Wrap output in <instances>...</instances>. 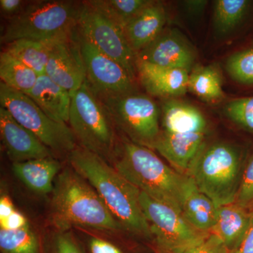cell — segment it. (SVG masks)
I'll return each mask as SVG.
<instances>
[{
  "label": "cell",
  "instance_id": "obj_10",
  "mask_svg": "<svg viewBox=\"0 0 253 253\" xmlns=\"http://www.w3.org/2000/svg\"><path fill=\"white\" fill-rule=\"evenodd\" d=\"M76 28L82 38L119 63L136 79L137 57L117 23L84 1L80 6Z\"/></svg>",
  "mask_w": 253,
  "mask_h": 253
},
{
  "label": "cell",
  "instance_id": "obj_1",
  "mask_svg": "<svg viewBox=\"0 0 253 253\" xmlns=\"http://www.w3.org/2000/svg\"><path fill=\"white\" fill-rule=\"evenodd\" d=\"M71 167L99 194L123 229L153 240L140 204L141 191L101 156L77 146L68 155Z\"/></svg>",
  "mask_w": 253,
  "mask_h": 253
},
{
  "label": "cell",
  "instance_id": "obj_16",
  "mask_svg": "<svg viewBox=\"0 0 253 253\" xmlns=\"http://www.w3.org/2000/svg\"><path fill=\"white\" fill-rule=\"evenodd\" d=\"M206 134H172L162 131L154 150L167 160L175 170L187 175L206 146Z\"/></svg>",
  "mask_w": 253,
  "mask_h": 253
},
{
  "label": "cell",
  "instance_id": "obj_8",
  "mask_svg": "<svg viewBox=\"0 0 253 253\" xmlns=\"http://www.w3.org/2000/svg\"><path fill=\"white\" fill-rule=\"evenodd\" d=\"M0 104L54 154L69 155L77 147L76 138L67 123L56 122L50 118L27 94L1 83Z\"/></svg>",
  "mask_w": 253,
  "mask_h": 253
},
{
  "label": "cell",
  "instance_id": "obj_9",
  "mask_svg": "<svg viewBox=\"0 0 253 253\" xmlns=\"http://www.w3.org/2000/svg\"><path fill=\"white\" fill-rule=\"evenodd\" d=\"M140 204L149 223L156 249L168 253H182L204 241L210 233L198 230L181 211L140 194Z\"/></svg>",
  "mask_w": 253,
  "mask_h": 253
},
{
  "label": "cell",
  "instance_id": "obj_36",
  "mask_svg": "<svg viewBox=\"0 0 253 253\" xmlns=\"http://www.w3.org/2000/svg\"><path fill=\"white\" fill-rule=\"evenodd\" d=\"M27 218L18 211H15L6 219L0 220V229L18 230L29 226Z\"/></svg>",
  "mask_w": 253,
  "mask_h": 253
},
{
  "label": "cell",
  "instance_id": "obj_27",
  "mask_svg": "<svg viewBox=\"0 0 253 253\" xmlns=\"http://www.w3.org/2000/svg\"><path fill=\"white\" fill-rule=\"evenodd\" d=\"M247 0H218L214 3V24L217 31L225 34L232 31L249 12Z\"/></svg>",
  "mask_w": 253,
  "mask_h": 253
},
{
  "label": "cell",
  "instance_id": "obj_13",
  "mask_svg": "<svg viewBox=\"0 0 253 253\" xmlns=\"http://www.w3.org/2000/svg\"><path fill=\"white\" fill-rule=\"evenodd\" d=\"M136 57L156 66L186 70L190 73L194 68L196 52L179 31L164 29Z\"/></svg>",
  "mask_w": 253,
  "mask_h": 253
},
{
  "label": "cell",
  "instance_id": "obj_24",
  "mask_svg": "<svg viewBox=\"0 0 253 253\" xmlns=\"http://www.w3.org/2000/svg\"><path fill=\"white\" fill-rule=\"evenodd\" d=\"M188 91L208 102L222 99V78L217 66L211 65L193 68L189 73Z\"/></svg>",
  "mask_w": 253,
  "mask_h": 253
},
{
  "label": "cell",
  "instance_id": "obj_33",
  "mask_svg": "<svg viewBox=\"0 0 253 253\" xmlns=\"http://www.w3.org/2000/svg\"><path fill=\"white\" fill-rule=\"evenodd\" d=\"M182 253H229V250L217 236L210 233L204 241Z\"/></svg>",
  "mask_w": 253,
  "mask_h": 253
},
{
  "label": "cell",
  "instance_id": "obj_18",
  "mask_svg": "<svg viewBox=\"0 0 253 253\" xmlns=\"http://www.w3.org/2000/svg\"><path fill=\"white\" fill-rule=\"evenodd\" d=\"M28 96L46 115L56 122L68 123L71 94L45 74L41 75Z\"/></svg>",
  "mask_w": 253,
  "mask_h": 253
},
{
  "label": "cell",
  "instance_id": "obj_5",
  "mask_svg": "<svg viewBox=\"0 0 253 253\" xmlns=\"http://www.w3.org/2000/svg\"><path fill=\"white\" fill-rule=\"evenodd\" d=\"M244 168L238 146L216 142L206 144L187 175L219 207L236 202Z\"/></svg>",
  "mask_w": 253,
  "mask_h": 253
},
{
  "label": "cell",
  "instance_id": "obj_29",
  "mask_svg": "<svg viewBox=\"0 0 253 253\" xmlns=\"http://www.w3.org/2000/svg\"><path fill=\"white\" fill-rule=\"evenodd\" d=\"M226 68L234 81L253 84V48L231 55L226 61Z\"/></svg>",
  "mask_w": 253,
  "mask_h": 253
},
{
  "label": "cell",
  "instance_id": "obj_20",
  "mask_svg": "<svg viewBox=\"0 0 253 253\" xmlns=\"http://www.w3.org/2000/svg\"><path fill=\"white\" fill-rule=\"evenodd\" d=\"M61 169V163L54 157L12 163L15 176L28 189L41 195L52 193Z\"/></svg>",
  "mask_w": 253,
  "mask_h": 253
},
{
  "label": "cell",
  "instance_id": "obj_21",
  "mask_svg": "<svg viewBox=\"0 0 253 253\" xmlns=\"http://www.w3.org/2000/svg\"><path fill=\"white\" fill-rule=\"evenodd\" d=\"M217 209L218 206L198 189L189 176L181 199V211L190 224L198 230L211 232L217 218Z\"/></svg>",
  "mask_w": 253,
  "mask_h": 253
},
{
  "label": "cell",
  "instance_id": "obj_14",
  "mask_svg": "<svg viewBox=\"0 0 253 253\" xmlns=\"http://www.w3.org/2000/svg\"><path fill=\"white\" fill-rule=\"evenodd\" d=\"M0 135L6 154L13 163L53 157L54 155L3 107L0 108Z\"/></svg>",
  "mask_w": 253,
  "mask_h": 253
},
{
  "label": "cell",
  "instance_id": "obj_25",
  "mask_svg": "<svg viewBox=\"0 0 253 253\" xmlns=\"http://www.w3.org/2000/svg\"><path fill=\"white\" fill-rule=\"evenodd\" d=\"M39 75L6 51L0 54L1 83L27 94L34 87Z\"/></svg>",
  "mask_w": 253,
  "mask_h": 253
},
{
  "label": "cell",
  "instance_id": "obj_40",
  "mask_svg": "<svg viewBox=\"0 0 253 253\" xmlns=\"http://www.w3.org/2000/svg\"><path fill=\"white\" fill-rule=\"evenodd\" d=\"M156 252H157V253H168L164 252V251H159V250H157V249H156Z\"/></svg>",
  "mask_w": 253,
  "mask_h": 253
},
{
  "label": "cell",
  "instance_id": "obj_30",
  "mask_svg": "<svg viewBox=\"0 0 253 253\" xmlns=\"http://www.w3.org/2000/svg\"><path fill=\"white\" fill-rule=\"evenodd\" d=\"M224 112L232 122L253 134V96L229 101Z\"/></svg>",
  "mask_w": 253,
  "mask_h": 253
},
{
  "label": "cell",
  "instance_id": "obj_4",
  "mask_svg": "<svg viewBox=\"0 0 253 253\" xmlns=\"http://www.w3.org/2000/svg\"><path fill=\"white\" fill-rule=\"evenodd\" d=\"M81 3L64 0L28 1L17 15L8 20L1 36L5 44L20 39L56 42L76 30Z\"/></svg>",
  "mask_w": 253,
  "mask_h": 253
},
{
  "label": "cell",
  "instance_id": "obj_23",
  "mask_svg": "<svg viewBox=\"0 0 253 253\" xmlns=\"http://www.w3.org/2000/svg\"><path fill=\"white\" fill-rule=\"evenodd\" d=\"M56 42L58 41L20 39L5 44L3 51L14 56L41 76L45 72L50 53Z\"/></svg>",
  "mask_w": 253,
  "mask_h": 253
},
{
  "label": "cell",
  "instance_id": "obj_38",
  "mask_svg": "<svg viewBox=\"0 0 253 253\" xmlns=\"http://www.w3.org/2000/svg\"><path fill=\"white\" fill-rule=\"evenodd\" d=\"M16 211L14 205L9 196L2 195L0 199V220L6 219Z\"/></svg>",
  "mask_w": 253,
  "mask_h": 253
},
{
  "label": "cell",
  "instance_id": "obj_28",
  "mask_svg": "<svg viewBox=\"0 0 253 253\" xmlns=\"http://www.w3.org/2000/svg\"><path fill=\"white\" fill-rule=\"evenodd\" d=\"M1 253H42L41 241L31 226L18 230L0 229Z\"/></svg>",
  "mask_w": 253,
  "mask_h": 253
},
{
  "label": "cell",
  "instance_id": "obj_2",
  "mask_svg": "<svg viewBox=\"0 0 253 253\" xmlns=\"http://www.w3.org/2000/svg\"><path fill=\"white\" fill-rule=\"evenodd\" d=\"M51 195L50 219L59 231L73 226L110 232L123 229L94 188L71 167L59 173Z\"/></svg>",
  "mask_w": 253,
  "mask_h": 253
},
{
  "label": "cell",
  "instance_id": "obj_11",
  "mask_svg": "<svg viewBox=\"0 0 253 253\" xmlns=\"http://www.w3.org/2000/svg\"><path fill=\"white\" fill-rule=\"evenodd\" d=\"M86 70V81L99 97L136 91L135 79L119 63L106 56L76 33Z\"/></svg>",
  "mask_w": 253,
  "mask_h": 253
},
{
  "label": "cell",
  "instance_id": "obj_3",
  "mask_svg": "<svg viewBox=\"0 0 253 253\" xmlns=\"http://www.w3.org/2000/svg\"><path fill=\"white\" fill-rule=\"evenodd\" d=\"M113 161L116 170L141 192L181 211L189 176L168 166L152 149L128 139L118 145Z\"/></svg>",
  "mask_w": 253,
  "mask_h": 253
},
{
  "label": "cell",
  "instance_id": "obj_37",
  "mask_svg": "<svg viewBox=\"0 0 253 253\" xmlns=\"http://www.w3.org/2000/svg\"><path fill=\"white\" fill-rule=\"evenodd\" d=\"M28 1L23 0H1L0 9L1 14L8 20L11 19L24 8Z\"/></svg>",
  "mask_w": 253,
  "mask_h": 253
},
{
  "label": "cell",
  "instance_id": "obj_31",
  "mask_svg": "<svg viewBox=\"0 0 253 253\" xmlns=\"http://www.w3.org/2000/svg\"><path fill=\"white\" fill-rule=\"evenodd\" d=\"M236 203L249 209L253 208V154L244 168Z\"/></svg>",
  "mask_w": 253,
  "mask_h": 253
},
{
  "label": "cell",
  "instance_id": "obj_35",
  "mask_svg": "<svg viewBox=\"0 0 253 253\" xmlns=\"http://www.w3.org/2000/svg\"><path fill=\"white\" fill-rule=\"evenodd\" d=\"M229 253H253V208L251 209V221L247 231Z\"/></svg>",
  "mask_w": 253,
  "mask_h": 253
},
{
  "label": "cell",
  "instance_id": "obj_34",
  "mask_svg": "<svg viewBox=\"0 0 253 253\" xmlns=\"http://www.w3.org/2000/svg\"><path fill=\"white\" fill-rule=\"evenodd\" d=\"M87 247L89 253H123L111 241L99 237H91L88 241Z\"/></svg>",
  "mask_w": 253,
  "mask_h": 253
},
{
  "label": "cell",
  "instance_id": "obj_19",
  "mask_svg": "<svg viewBox=\"0 0 253 253\" xmlns=\"http://www.w3.org/2000/svg\"><path fill=\"white\" fill-rule=\"evenodd\" d=\"M162 126L165 132L191 134L206 133L208 123L204 115L196 106L169 99L163 104Z\"/></svg>",
  "mask_w": 253,
  "mask_h": 253
},
{
  "label": "cell",
  "instance_id": "obj_26",
  "mask_svg": "<svg viewBox=\"0 0 253 253\" xmlns=\"http://www.w3.org/2000/svg\"><path fill=\"white\" fill-rule=\"evenodd\" d=\"M152 0H89L94 9L124 29L125 26Z\"/></svg>",
  "mask_w": 253,
  "mask_h": 253
},
{
  "label": "cell",
  "instance_id": "obj_22",
  "mask_svg": "<svg viewBox=\"0 0 253 253\" xmlns=\"http://www.w3.org/2000/svg\"><path fill=\"white\" fill-rule=\"evenodd\" d=\"M251 218V209L237 203L218 207L217 218L211 232L230 251L242 239Z\"/></svg>",
  "mask_w": 253,
  "mask_h": 253
},
{
  "label": "cell",
  "instance_id": "obj_17",
  "mask_svg": "<svg viewBox=\"0 0 253 253\" xmlns=\"http://www.w3.org/2000/svg\"><path fill=\"white\" fill-rule=\"evenodd\" d=\"M167 13L164 5L152 0L127 23L123 31L136 55L159 36L165 29Z\"/></svg>",
  "mask_w": 253,
  "mask_h": 253
},
{
  "label": "cell",
  "instance_id": "obj_32",
  "mask_svg": "<svg viewBox=\"0 0 253 253\" xmlns=\"http://www.w3.org/2000/svg\"><path fill=\"white\" fill-rule=\"evenodd\" d=\"M50 253H84L68 231H59L55 236Z\"/></svg>",
  "mask_w": 253,
  "mask_h": 253
},
{
  "label": "cell",
  "instance_id": "obj_7",
  "mask_svg": "<svg viewBox=\"0 0 253 253\" xmlns=\"http://www.w3.org/2000/svg\"><path fill=\"white\" fill-rule=\"evenodd\" d=\"M99 98L115 126L127 136L128 140L154 150L162 130L161 111L154 100L136 91Z\"/></svg>",
  "mask_w": 253,
  "mask_h": 253
},
{
  "label": "cell",
  "instance_id": "obj_12",
  "mask_svg": "<svg viewBox=\"0 0 253 253\" xmlns=\"http://www.w3.org/2000/svg\"><path fill=\"white\" fill-rule=\"evenodd\" d=\"M44 74L70 93L77 90L85 83V66L76 32L55 43Z\"/></svg>",
  "mask_w": 253,
  "mask_h": 253
},
{
  "label": "cell",
  "instance_id": "obj_39",
  "mask_svg": "<svg viewBox=\"0 0 253 253\" xmlns=\"http://www.w3.org/2000/svg\"><path fill=\"white\" fill-rule=\"evenodd\" d=\"M186 9L193 14H200L207 4L206 1H184Z\"/></svg>",
  "mask_w": 253,
  "mask_h": 253
},
{
  "label": "cell",
  "instance_id": "obj_6",
  "mask_svg": "<svg viewBox=\"0 0 253 253\" xmlns=\"http://www.w3.org/2000/svg\"><path fill=\"white\" fill-rule=\"evenodd\" d=\"M71 94L68 123L78 146L108 162L113 160L118 146L116 126L102 101L86 81Z\"/></svg>",
  "mask_w": 253,
  "mask_h": 253
},
{
  "label": "cell",
  "instance_id": "obj_15",
  "mask_svg": "<svg viewBox=\"0 0 253 253\" xmlns=\"http://www.w3.org/2000/svg\"><path fill=\"white\" fill-rule=\"evenodd\" d=\"M136 72L141 85L152 96L174 99L188 91L189 72L186 70L161 67L137 59Z\"/></svg>",
  "mask_w": 253,
  "mask_h": 253
}]
</instances>
